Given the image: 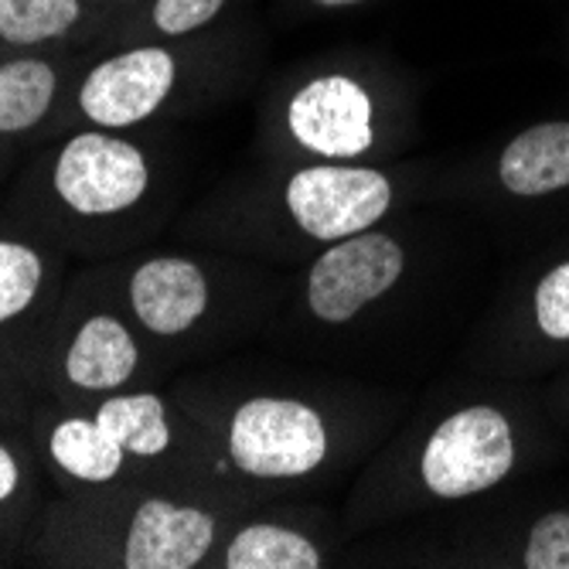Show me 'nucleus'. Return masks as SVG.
<instances>
[{"mask_svg":"<svg viewBox=\"0 0 569 569\" xmlns=\"http://www.w3.org/2000/svg\"><path fill=\"white\" fill-rule=\"evenodd\" d=\"M219 515L174 488L147 491L123 481L102 491H72L69 508L48 515L41 556L123 569H194L216 552Z\"/></svg>","mask_w":569,"mask_h":569,"instance_id":"nucleus-1","label":"nucleus"},{"mask_svg":"<svg viewBox=\"0 0 569 569\" xmlns=\"http://www.w3.org/2000/svg\"><path fill=\"white\" fill-rule=\"evenodd\" d=\"M153 161L143 143L127 130H76L56 150L44 168V194L69 222L107 226L133 216L150 198Z\"/></svg>","mask_w":569,"mask_h":569,"instance_id":"nucleus-2","label":"nucleus"},{"mask_svg":"<svg viewBox=\"0 0 569 569\" xmlns=\"http://www.w3.org/2000/svg\"><path fill=\"white\" fill-rule=\"evenodd\" d=\"M143 341L127 307H89L69 318L48 345L34 348L31 366L62 396L59 402L92 406L143 379Z\"/></svg>","mask_w":569,"mask_h":569,"instance_id":"nucleus-3","label":"nucleus"},{"mask_svg":"<svg viewBox=\"0 0 569 569\" xmlns=\"http://www.w3.org/2000/svg\"><path fill=\"white\" fill-rule=\"evenodd\" d=\"M328 453V420L303 399L252 396L232 409L226 423V457L246 478H307L321 468Z\"/></svg>","mask_w":569,"mask_h":569,"instance_id":"nucleus-4","label":"nucleus"},{"mask_svg":"<svg viewBox=\"0 0 569 569\" xmlns=\"http://www.w3.org/2000/svg\"><path fill=\"white\" fill-rule=\"evenodd\" d=\"M181 72V56L164 41H133L79 76L72 110L82 123L102 130L143 127L174 99Z\"/></svg>","mask_w":569,"mask_h":569,"instance_id":"nucleus-5","label":"nucleus"},{"mask_svg":"<svg viewBox=\"0 0 569 569\" xmlns=\"http://www.w3.org/2000/svg\"><path fill=\"white\" fill-rule=\"evenodd\" d=\"M283 201L303 236L338 242L379 226L392 204V181L376 168L325 161L293 171Z\"/></svg>","mask_w":569,"mask_h":569,"instance_id":"nucleus-6","label":"nucleus"},{"mask_svg":"<svg viewBox=\"0 0 569 569\" xmlns=\"http://www.w3.org/2000/svg\"><path fill=\"white\" fill-rule=\"evenodd\" d=\"M511 463L515 440L508 420L495 406H468L430 433L420 475L437 498H468L505 481Z\"/></svg>","mask_w":569,"mask_h":569,"instance_id":"nucleus-7","label":"nucleus"},{"mask_svg":"<svg viewBox=\"0 0 569 569\" xmlns=\"http://www.w3.org/2000/svg\"><path fill=\"white\" fill-rule=\"evenodd\" d=\"M406 270V249L379 229L328 242L307 273V307L325 325H348L386 297Z\"/></svg>","mask_w":569,"mask_h":569,"instance_id":"nucleus-8","label":"nucleus"},{"mask_svg":"<svg viewBox=\"0 0 569 569\" xmlns=\"http://www.w3.org/2000/svg\"><path fill=\"white\" fill-rule=\"evenodd\" d=\"M31 443L69 491H102L140 481L133 460L96 420L92 406H41L31 420Z\"/></svg>","mask_w":569,"mask_h":569,"instance_id":"nucleus-9","label":"nucleus"},{"mask_svg":"<svg viewBox=\"0 0 569 569\" xmlns=\"http://www.w3.org/2000/svg\"><path fill=\"white\" fill-rule=\"evenodd\" d=\"M290 137L325 161H355L376 143V99L355 76L307 79L287 102Z\"/></svg>","mask_w":569,"mask_h":569,"instance_id":"nucleus-10","label":"nucleus"},{"mask_svg":"<svg viewBox=\"0 0 569 569\" xmlns=\"http://www.w3.org/2000/svg\"><path fill=\"white\" fill-rule=\"evenodd\" d=\"M123 307L147 341H181L212 310V277L191 256H147L123 280Z\"/></svg>","mask_w":569,"mask_h":569,"instance_id":"nucleus-11","label":"nucleus"},{"mask_svg":"<svg viewBox=\"0 0 569 569\" xmlns=\"http://www.w3.org/2000/svg\"><path fill=\"white\" fill-rule=\"evenodd\" d=\"M96 420L110 430V437L127 450L140 481L147 475H174L178 468H191V437L174 417L171 402L150 389H120L92 402Z\"/></svg>","mask_w":569,"mask_h":569,"instance_id":"nucleus-12","label":"nucleus"},{"mask_svg":"<svg viewBox=\"0 0 569 569\" xmlns=\"http://www.w3.org/2000/svg\"><path fill=\"white\" fill-rule=\"evenodd\" d=\"M69 69L56 51L0 56V147L38 133L62 107Z\"/></svg>","mask_w":569,"mask_h":569,"instance_id":"nucleus-13","label":"nucleus"},{"mask_svg":"<svg viewBox=\"0 0 569 569\" xmlns=\"http://www.w3.org/2000/svg\"><path fill=\"white\" fill-rule=\"evenodd\" d=\"M102 4L107 0H0V56L69 48L99 28Z\"/></svg>","mask_w":569,"mask_h":569,"instance_id":"nucleus-14","label":"nucleus"},{"mask_svg":"<svg viewBox=\"0 0 569 569\" xmlns=\"http://www.w3.org/2000/svg\"><path fill=\"white\" fill-rule=\"evenodd\" d=\"M51 297H56V260L34 239L0 232V338L34 325L38 310ZM0 361H8L4 345Z\"/></svg>","mask_w":569,"mask_h":569,"instance_id":"nucleus-15","label":"nucleus"},{"mask_svg":"<svg viewBox=\"0 0 569 569\" xmlns=\"http://www.w3.org/2000/svg\"><path fill=\"white\" fill-rule=\"evenodd\" d=\"M498 178L522 198L569 188V123H539L515 137L498 161Z\"/></svg>","mask_w":569,"mask_h":569,"instance_id":"nucleus-16","label":"nucleus"},{"mask_svg":"<svg viewBox=\"0 0 569 569\" xmlns=\"http://www.w3.org/2000/svg\"><path fill=\"white\" fill-rule=\"evenodd\" d=\"M219 566L226 569H321L325 552L297 529L273 526V522H252L229 536V542L219 552Z\"/></svg>","mask_w":569,"mask_h":569,"instance_id":"nucleus-17","label":"nucleus"},{"mask_svg":"<svg viewBox=\"0 0 569 569\" xmlns=\"http://www.w3.org/2000/svg\"><path fill=\"white\" fill-rule=\"evenodd\" d=\"M31 447L21 443L8 427H0V559L14 556L34 519Z\"/></svg>","mask_w":569,"mask_h":569,"instance_id":"nucleus-18","label":"nucleus"},{"mask_svg":"<svg viewBox=\"0 0 569 569\" xmlns=\"http://www.w3.org/2000/svg\"><path fill=\"white\" fill-rule=\"evenodd\" d=\"M226 4L229 0H147L140 24L158 41H181L216 24Z\"/></svg>","mask_w":569,"mask_h":569,"instance_id":"nucleus-19","label":"nucleus"},{"mask_svg":"<svg viewBox=\"0 0 569 569\" xmlns=\"http://www.w3.org/2000/svg\"><path fill=\"white\" fill-rule=\"evenodd\" d=\"M522 566L529 569H569V511H549L532 526Z\"/></svg>","mask_w":569,"mask_h":569,"instance_id":"nucleus-20","label":"nucleus"},{"mask_svg":"<svg viewBox=\"0 0 569 569\" xmlns=\"http://www.w3.org/2000/svg\"><path fill=\"white\" fill-rule=\"evenodd\" d=\"M536 321L546 338L569 341V263L552 267L536 287Z\"/></svg>","mask_w":569,"mask_h":569,"instance_id":"nucleus-21","label":"nucleus"},{"mask_svg":"<svg viewBox=\"0 0 569 569\" xmlns=\"http://www.w3.org/2000/svg\"><path fill=\"white\" fill-rule=\"evenodd\" d=\"M11 379H14V369L8 366V361H0V427H14V417H18V406L11 396Z\"/></svg>","mask_w":569,"mask_h":569,"instance_id":"nucleus-22","label":"nucleus"},{"mask_svg":"<svg viewBox=\"0 0 569 569\" xmlns=\"http://www.w3.org/2000/svg\"><path fill=\"white\" fill-rule=\"evenodd\" d=\"M315 8H325V11H341V8H358L366 4V0H310Z\"/></svg>","mask_w":569,"mask_h":569,"instance_id":"nucleus-23","label":"nucleus"},{"mask_svg":"<svg viewBox=\"0 0 569 569\" xmlns=\"http://www.w3.org/2000/svg\"><path fill=\"white\" fill-rule=\"evenodd\" d=\"M110 8H143L147 0H107Z\"/></svg>","mask_w":569,"mask_h":569,"instance_id":"nucleus-24","label":"nucleus"}]
</instances>
